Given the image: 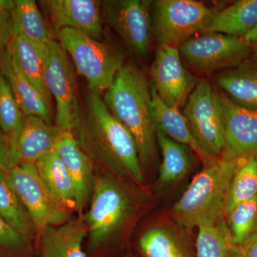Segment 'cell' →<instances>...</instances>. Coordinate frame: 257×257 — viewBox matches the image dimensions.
<instances>
[{
	"instance_id": "1",
	"label": "cell",
	"mask_w": 257,
	"mask_h": 257,
	"mask_svg": "<svg viewBox=\"0 0 257 257\" xmlns=\"http://www.w3.org/2000/svg\"><path fill=\"white\" fill-rule=\"evenodd\" d=\"M72 132L79 146L94 162L116 175L143 184L136 142L109 111L100 94L91 91L86 94Z\"/></svg>"
},
{
	"instance_id": "2",
	"label": "cell",
	"mask_w": 257,
	"mask_h": 257,
	"mask_svg": "<svg viewBox=\"0 0 257 257\" xmlns=\"http://www.w3.org/2000/svg\"><path fill=\"white\" fill-rule=\"evenodd\" d=\"M103 100L135 139L143 167L150 165L156 158L157 142L150 111L151 85L143 71L133 64H124Z\"/></svg>"
},
{
	"instance_id": "3",
	"label": "cell",
	"mask_w": 257,
	"mask_h": 257,
	"mask_svg": "<svg viewBox=\"0 0 257 257\" xmlns=\"http://www.w3.org/2000/svg\"><path fill=\"white\" fill-rule=\"evenodd\" d=\"M239 162L221 157L204 166L172 207L176 221L192 229L222 219L228 189Z\"/></svg>"
},
{
	"instance_id": "4",
	"label": "cell",
	"mask_w": 257,
	"mask_h": 257,
	"mask_svg": "<svg viewBox=\"0 0 257 257\" xmlns=\"http://www.w3.org/2000/svg\"><path fill=\"white\" fill-rule=\"evenodd\" d=\"M56 35L76 70L87 80L89 91L100 95L105 92L124 64L123 54L73 29H62Z\"/></svg>"
},
{
	"instance_id": "5",
	"label": "cell",
	"mask_w": 257,
	"mask_h": 257,
	"mask_svg": "<svg viewBox=\"0 0 257 257\" xmlns=\"http://www.w3.org/2000/svg\"><path fill=\"white\" fill-rule=\"evenodd\" d=\"M219 10L195 0L152 1V34L160 46H180L205 32Z\"/></svg>"
},
{
	"instance_id": "6",
	"label": "cell",
	"mask_w": 257,
	"mask_h": 257,
	"mask_svg": "<svg viewBox=\"0 0 257 257\" xmlns=\"http://www.w3.org/2000/svg\"><path fill=\"white\" fill-rule=\"evenodd\" d=\"M44 77L56 101V125L64 130H73L81 112L77 79L68 55L56 40L44 50Z\"/></svg>"
},
{
	"instance_id": "7",
	"label": "cell",
	"mask_w": 257,
	"mask_h": 257,
	"mask_svg": "<svg viewBox=\"0 0 257 257\" xmlns=\"http://www.w3.org/2000/svg\"><path fill=\"white\" fill-rule=\"evenodd\" d=\"M90 207L84 221L93 248L108 241L122 226L131 212L126 193L112 179L95 175Z\"/></svg>"
},
{
	"instance_id": "8",
	"label": "cell",
	"mask_w": 257,
	"mask_h": 257,
	"mask_svg": "<svg viewBox=\"0 0 257 257\" xmlns=\"http://www.w3.org/2000/svg\"><path fill=\"white\" fill-rule=\"evenodd\" d=\"M184 116L203 150L219 158L224 148V111L217 91L203 79L189 94Z\"/></svg>"
},
{
	"instance_id": "9",
	"label": "cell",
	"mask_w": 257,
	"mask_h": 257,
	"mask_svg": "<svg viewBox=\"0 0 257 257\" xmlns=\"http://www.w3.org/2000/svg\"><path fill=\"white\" fill-rule=\"evenodd\" d=\"M178 48L182 60L189 68L202 74L236 67L250 55L251 50L242 37L217 32L193 37Z\"/></svg>"
},
{
	"instance_id": "10",
	"label": "cell",
	"mask_w": 257,
	"mask_h": 257,
	"mask_svg": "<svg viewBox=\"0 0 257 257\" xmlns=\"http://www.w3.org/2000/svg\"><path fill=\"white\" fill-rule=\"evenodd\" d=\"M15 189L31 216L37 231L70 220L64 208L42 182L35 164L21 162L8 172Z\"/></svg>"
},
{
	"instance_id": "11",
	"label": "cell",
	"mask_w": 257,
	"mask_h": 257,
	"mask_svg": "<svg viewBox=\"0 0 257 257\" xmlns=\"http://www.w3.org/2000/svg\"><path fill=\"white\" fill-rule=\"evenodd\" d=\"M152 1L105 0L101 16L121 37L130 50L142 57L150 50L152 34Z\"/></svg>"
},
{
	"instance_id": "12",
	"label": "cell",
	"mask_w": 257,
	"mask_h": 257,
	"mask_svg": "<svg viewBox=\"0 0 257 257\" xmlns=\"http://www.w3.org/2000/svg\"><path fill=\"white\" fill-rule=\"evenodd\" d=\"M151 76L152 86L161 100L179 110L197 84V79L184 67L177 47L159 46Z\"/></svg>"
},
{
	"instance_id": "13",
	"label": "cell",
	"mask_w": 257,
	"mask_h": 257,
	"mask_svg": "<svg viewBox=\"0 0 257 257\" xmlns=\"http://www.w3.org/2000/svg\"><path fill=\"white\" fill-rule=\"evenodd\" d=\"M224 117V148L221 158L241 161L257 155V109L232 102L217 92Z\"/></svg>"
},
{
	"instance_id": "14",
	"label": "cell",
	"mask_w": 257,
	"mask_h": 257,
	"mask_svg": "<svg viewBox=\"0 0 257 257\" xmlns=\"http://www.w3.org/2000/svg\"><path fill=\"white\" fill-rule=\"evenodd\" d=\"M40 4L50 19L56 34L62 29H73L94 40H101V1L44 0Z\"/></svg>"
},
{
	"instance_id": "15",
	"label": "cell",
	"mask_w": 257,
	"mask_h": 257,
	"mask_svg": "<svg viewBox=\"0 0 257 257\" xmlns=\"http://www.w3.org/2000/svg\"><path fill=\"white\" fill-rule=\"evenodd\" d=\"M55 151L68 170L75 192L76 210L81 214L92 197L95 178L94 161L79 146L72 130H64Z\"/></svg>"
},
{
	"instance_id": "16",
	"label": "cell",
	"mask_w": 257,
	"mask_h": 257,
	"mask_svg": "<svg viewBox=\"0 0 257 257\" xmlns=\"http://www.w3.org/2000/svg\"><path fill=\"white\" fill-rule=\"evenodd\" d=\"M151 116L155 132L164 134L174 141L189 147L197 153L204 166L216 159L207 153L197 143L183 114L166 105L151 85Z\"/></svg>"
},
{
	"instance_id": "17",
	"label": "cell",
	"mask_w": 257,
	"mask_h": 257,
	"mask_svg": "<svg viewBox=\"0 0 257 257\" xmlns=\"http://www.w3.org/2000/svg\"><path fill=\"white\" fill-rule=\"evenodd\" d=\"M64 130L37 116H25L17 140L16 150L20 162L35 164L55 151Z\"/></svg>"
},
{
	"instance_id": "18",
	"label": "cell",
	"mask_w": 257,
	"mask_h": 257,
	"mask_svg": "<svg viewBox=\"0 0 257 257\" xmlns=\"http://www.w3.org/2000/svg\"><path fill=\"white\" fill-rule=\"evenodd\" d=\"M0 69L8 79L24 116H37L51 124L52 104L25 77L7 50L0 60Z\"/></svg>"
},
{
	"instance_id": "19",
	"label": "cell",
	"mask_w": 257,
	"mask_h": 257,
	"mask_svg": "<svg viewBox=\"0 0 257 257\" xmlns=\"http://www.w3.org/2000/svg\"><path fill=\"white\" fill-rule=\"evenodd\" d=\"M87 232L79 219L48 226L41 233L42 257H86L82 243Z\"/></svg>"
},
{
	"instance_id": "20",
	"label": "cell",
	"mask_w": 257,
	"mask_h": 257,
	"mask_svg": "<svg viewBox=\"0 0 257 257\" xmlns=\"http://www.w3.org/2000/svg\"><path fill=\"white\" fill-rule=\"evenodd\" d=\"M224 94L237 105L257 109V64L242 62L215 79Z\"/></svg>"
},
{
	"instance_id": "21",
	"label": "cell",
	"mask_w": 257,
	"mask_h": 257,
	"mask_svg": "<svg viewBox=\"0 0 257 257\" xmlns=\"http://www.w3.org/2000/svg\"><path fill=\"white\" fill-rule=\"evenodd\" d=\"M45 49L40 48L23 35L14 32L6 50L25 77L52 104V97L47 89L44 77Z\"/></svg>"
},
{
	"instance_id": "22",
	"label": "cell",
	"mask_w": 257,
	"mask_h": 257,
	"mask_svg": "<svg viewBox=\"0 0 257 257\" xmlns=\"http://www.w3.org/2000/svg\"><path fill=\"white\" fill-rule=\"evenodd\" d=\"M37 173L54 197L67 210H76L74 184L67 167L53 151L47 154L35 163Z\"/></svg>"
},
{
	"instance_id": "23",
	"label": "cell",
	"mask_w": 257,
	"mask_h": 257,
	"mask_svg": "<svg viewBox=\"0 0 257 257\" xmlns=\"http://www.w3.org/2000/svg\"><path fill=\"white\" fill-rule=\"evenodd\" d=\"M13 18V33L23 35L40 48L45 49L55 40V32L35 1L16 0Z\"/></svg>"
},
{
	"instance_id": "24",
	"label": "cell",
	"mask_w": 257,
	"mask_h": 257,
	"mask_svg": "<svg viewBox=\"0 0 257 257\" xmlns=\"http://www.w3.org/2000/svg\"><path fill=\"white\" fill-rule=\"evenodd\" d=\"M257 23V0H239L219 10L204 33L244 37Z\"/></svg>"
},
{
	"instance_id": "25",
	"label": "cell",
	"mask_w": 257,
	"mask_h": 257,
	"mask_svg": "<svg viewBox=\"0 0 257 257\" xmlns=\"http://www.w3.org/2000/svg\"><path fill=\"white\" fill-rule=\"evenodd\" d=\"M0 216L28 241L35 237L36 226L15 189L9 173L1 170Z\"/></svg>"
},
{
	"instance_id": "26",
	"label": "cell",
	"mask_w": 257,
	"mask_h": 257,
	"mask_svg": "<svg viewBox=\"0 0 257 257\" xmlns=\"http://www.w3.org/2000/svg\"><path fill=\"white\" fill-rule=\"evenodd\" d=\"M197 257H242L241 248L231 239L223 217L215 224L198 228Z\"/></svg>"
},
{
	"instance_id": "27",
	"label": "cell",
	"mask_w": 257,
	"mask_h": 257,
	"mask_svg": "<svg viewBox=\"0 0 257 257\" xmlns=\"http://www.w3.org/2000/svg\"><path fill=\"white\" fill-rule=\"evenodd\" d=\"M156 137L162 156L159 182L162 185L175 183L186 175L190 166L188 147L159 132Z\"/></svg>"
},
{
	"instance_id": "28",
	"label": "cell",
	"mask_w": 257,
	"mask_h": 257,
	"mask_svg": "<svg viewBox=\"0 0 257 257\" xmlns=\"http://www.w3.org/2000/svg\"><path fill=\"white\" fill-rule=\"evenodd\" d=\"M257 196V155L240 161L226 195L224 216L240 204Z\"/></svg>"
},
{
	"instance_id": "29",
	"label": "cell",
	"mask_w": 257,
	"mask_h": 257,
	"mask_svg": "<svg viewBox=\"0 0 257 257\" xmlns=\"http://www.w3.org/2000/svg\"><path fill=\"white\" fill-rule=\"evenodd\" d=\"M226 216L232 241L242 247L257 230V196L235 206Z\"/></svg>"
},
{
	"instance_id": "30",
	"label": "cell",
	"mask_w": 257,
	"mask_h": 257,
	"mask_svg": "<svg viewBox=\"0 0 257 257\" xmlns=\"http://www.w3.org/2000/svg\"><path fill=\"white\" fill-rule=\"evenodd\" d=\"M24 117L9 82L0 69V130L10 139L15 150Z\"/></svg>"
},
{
	"instance_id": "31",
	"label": "cell",
	"mask_w": 257,
	"mask_h": 257,
	"mask_svg": "<svg viewBox=\"0 0 257 257\" xmlns=\"http://www.w3.org/2000/svg\"><path fill=\"white\" fill-rule=\"evenodd\" d=\"M145 257H187L174 235L164 228H153L140 238Z\"/></svg>"
},
{
	"instance_id": "32",
	"label": "cell",
	"mask_w": 257,
	"mask_h": 257,
	"mask_svg": "<svg viewBox=\"0 0 257 257\" xmlns=\"http://www.w3.org/2000/svg\"><path fill=\"white\" fill-rule=\"evenodd\" d=\"M28 243L0 216V250L10 254L20 255L28 250Z\"/></svg>"
},
{
	"instance_id": "33",
	"label": "cell",
	"mask_w": 257,
	"mask_h": 257,
	"mask_svg": "<svg viewBox=\"0 0 257 257\" xmlns=\"http://www.w3.org/2000/svg\"><path fill=\"white\" fill-rule=\"evenodd\" d=\"M21 163L14 145L10 139L0 130V170L9 172Z\"/></svg>"
},
{
	"instance_id": "34",
	"label": "cell",
	"mask_w": 257,
	"mask_h": 257,
	"mask_svg": "<svg viewBox=\"0 0 257 257\" xmlns=\"http://www.w3.org/2000/svg\"><path fill=\"white\" fill-rule=\"evenodd\" d=\"M241 248L242 257H257V230L249 241Z\"/></svg>"
},
{
	"instance_id": "35",
	"label": "cell",
	"mask_w": 257,
	"mask_h": 257,
	"mask_svg": "<svg viewBox=\"0 0 257 257\" xmlns=\"http://www.w3.org/2000/svg\"><path fill=\"white\" fill-rule=\"evenodd\" d=\"M243 42L250 49L257 45V23L249 32L242 37Z\"/></svg>"
},
{
	"instance_id": "36",
	"label": "cell",
	"mask_w": 257,
	"mask_h": 257,
	"mask_svg": "<svg viewBox=\"0 0 257 257\" xmlns=\"http://www.w3.org/2000/svg\"><path fill=\"white\" fill-rule=\"evenodd\" d=\"M8 42H9V40H8V37L5 35L4 29H3L1 20H0V60H1L3 56L4 55L5 52H6Z\"/></svg>"
},
{
	"instance_id": "37",
	"label": "cell",
	"mask_w": 257,
	"mask_h": 257,
	"mask_svg": "<svg viewBox=\"0 0 257 257\" xmlns=\"http://www.w3.org/2000/svg\"><path fill=\"white\" fill-rule=\"evenodd\" d=\"M250 55H251V62L257 64V45L251 48Z\"/></svg>"
}]
</instances>
